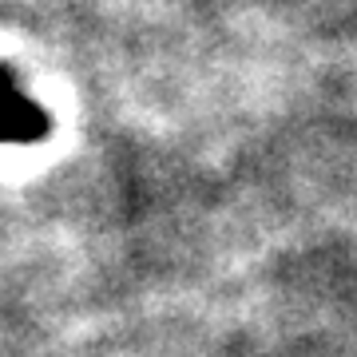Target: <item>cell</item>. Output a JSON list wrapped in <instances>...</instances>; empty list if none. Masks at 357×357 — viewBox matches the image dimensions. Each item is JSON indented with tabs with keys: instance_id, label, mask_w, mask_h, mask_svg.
Segmentation results:
<instances>
[{
	"instance_id": "obj_1",
	"label": "cell",
	"mask_w": 357,
	"mask_h": 357,
	"mask_svg": "<svg viewBox=\"0 0 357 357\" xmlns=\"http://www.w3.org/2000/svg\"><path fill=\"white\" fill-rule=\"evenodd\" d=\"M48 135V115L16 84L8 68H0V143H36Z\"/></svg>"
}]
</instances>
